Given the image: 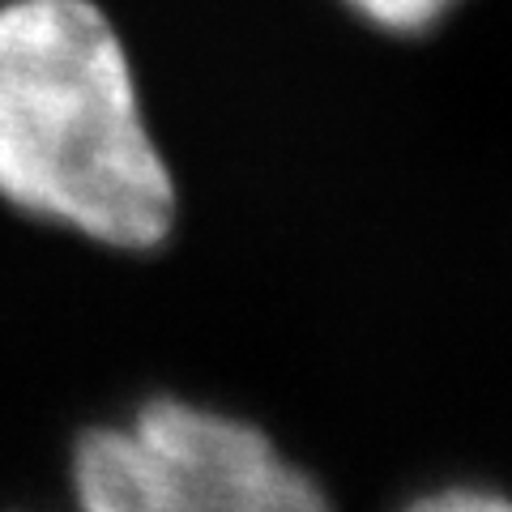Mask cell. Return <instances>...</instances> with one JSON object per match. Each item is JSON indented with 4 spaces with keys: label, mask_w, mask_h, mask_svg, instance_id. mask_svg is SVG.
Instances as JSON below:
<instances>
[{
    "label": "cell",
    "mask_w": 512,
    "mask_h": 512,
    "mask_svg": "<svg viewBox=\"0 0 512 512\" xmlns=\"http://www.w3.org/2000/svg\"><path fill=\"white\" fill-rule=\"evenodd\" d=\"M342 5L355 13V18H363L372 30L406 39V35H427V30H436L461 0H342Z\"/></svg>",
    "instance_id": "3"
},
{
    "label": "cell",
    "mask_w": 512,
    "mask_h": 512,
    "mask_svg": "<svg viewBox=\"0 0 512 512\" xmlns=\"http://www.w3.org/2000/svg\"><path fill=\"white\" fill-rule=\"evenodd\" d=\"M69 474L77 512H333L261 427L180 397L86 431Z\"/></svg>",
    "instance_id": "2"
},
{
    "label": "cell",
    "mask_w": 512,
    "mask_h": 512,
    "mask_svg": "<svg viewBox=\"0 0 512 512\" xmlns=\"http://www.w3.org/2000/svg\"><path fill=\"white\" fill-rule=\"evenodd\" d=\"M406 512H512V508L500 491L487 487H440L406 504Z\"/></svg>",
    "instance_id": "4"
},
{
    "label": "cell",
    "mask_w": 512,
    "mask_h": 512,
    "mask_svg": "<svg viewBox=\"0 0 512 512\" xmlns=\"http://www.w3.org/2000/svg\"><path fill=\"white\" fill-rule=\"evenodd\" d=\"M0 201L116 252L175 227V175L94 0L0 5Z\"/></svg>",
    "instance_id": "1"
}]
</instances>
